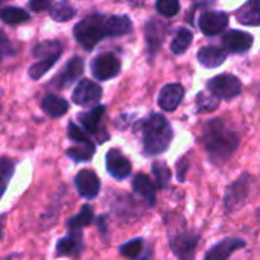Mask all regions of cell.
<instances>
[{
  "label": "cell",
  "instance_id": "d6986e66",
  "mask_svg": "<svg viewBox=\"0 0 260 260\" xmlns=\"http://www.w3.org/2000/svg\"><path fill=\"white\" fill-rule=\"evenodd\" d=\"M165 34H166V26L161 21H158V20H149L146 23V43H148V47H149L151 55L155 53L161 47Z\"/></svg>",
  "mask_w": 260,
  "mask_h": 260
},
{
  "label": "cell",
  "instance_id": "30bf717a",
  "mask_svg": "<svg viewBox=\"0 0 260 260\" xmlns=\"http://www.w3.org/2000/svg\"><path fill=\"white\" fill-rule=\"evenodd\" d=\"M102 96V88L90 79H82L73 90L72 99L78 105H91L99 102Z\"/></svg>",
  "mask_w": 260,
  "mask_h": 260
},
{
  "label": "cell",
  "instance_id": "9a60e30c",
  "mask_svg": "<svg viewBox=\"0 0 260 260\" xmlns=\"http://www.w3.org/2000/svg\"><path fill=\"white\" fill-rule=\"evenodd\" d=\"M222 43L227 50L235 53H242L250 50V47L253 46V35L242 30H229L224 35Z\"/></svg>",
  "mask_w": 260,
  "mask_h": 260
},
{
  "label": "cell",
  "instance_id": "f1b7e54d",
  "mask_svg": "<svg viewBox=\"0 0 260 260\" xmlns=\"http://www.w3.org/2000/svg\"><path fill=\"white\" fill-rule=\"evenodd\" d=\"M58 55H55V56H47V58H43V59H40L38 62H35L30 69H29V76L32 78V79H40L43 75H46L53 66H55V62L58 61Z\"/></svg>",
  "mask_w": 260,
  "mask_h": 260
},
{
  "label": "cell",
  "instance_id": "f546056e",
  "mask_svg": "<svg viewBox=\"0 0 260 260\" xmlns=\"http://www.w3.org/2000/svg\"><path fill=\"white\" fill-rule=\"evenodd\" d=\"M91 221H93V210H91L90 206H84L81 209V212L75 218H72V219L67 221V225H69L70 230H78V229H82V227L90 225Z\"/></svg>",
  "mask_w": 260,
  "mask_h": 260
},
{
  "label": "cell",
  "instance_id": "7402d4cb",
  "mask_svg": "<svg viewBox=\"0 0 260 260\" xmlns=\"http://www.w3.org/2000/svg\"><path fill=\"white\" fill-rule=\"evenodd\" d=\"M104 111H105V108H104L102 105H98V107L91 108L90 111L81 113V114H79V122H81L82 128H84L87 133L96 134L98 129H99V123H101V120H102Z\"/></svg>",
  "mask_w": 260,
  "mask_h": 260
},
{
  "label": "cell",
  "instance_id": "5b68a950",
  "mask_svg": "<svg viewBox=\"0 0 260 260\" xmlns=\"http://www.w3.org/2000/svg\"><path fill=\"white\" fill-rule=\"evenodd\" d=\"M201 241V233L192 229H183L171 235L169 245L178 260H195L197 248Z\"/></svg>",
  "mask_w": 260,
  "mask_h": 260
},
{
  "label": "cell",
  "instance_id": "44dd1931",
  "mask_svg": "<svg viewBox=\"0 0 260 260\" xmlns=\"http://www.w3.org/2000/svg\"><path fill=\"white\" fill-rule=\"evenodd\" d=\"M41 108L50 117H61L67 113L69 102L56 94H47L41 101Z\"/></svg>",
  "mask_w": 260,
  "mask_h": 260
},
{
  "label": "cell",
  "instance_id": "603a6c76",
  "mask_svg": "<svg viewBox=\"0 0 260 260\" xmlns=\"http://www.w3.org/2000/svg\"><path fill=\"white\" fill-rule=\"evenodd\" d=\"M76 15V8L70 5L69 0H59L53 6H50V17L55 21H69Z\"/></svg>",
  "mask_w": 260,
  "mask_h": 260
},
{
  "label": "cell",
  "instance_id": "83f0119b",
  "mask_svg": "<svg viewBox=\"0 0 260 260\" xmlns=\"http://www.w3.org/2000/svg\"><path fill=\"white\" fill-rule=\"evenodd\" d=\"M94 154V143H79L78 146H73L67 149V155L75 161H88Z\"/></svg>",
  "mask_w": 260,
  "mask_h": 260
},
{
  "label": "cell",
  "instance_id": "d4e9b609",
  "mask_svg": "<svg viewBox=\"0 0 260 260\" xmlns=\"http://www.w3.org/2000/svg\"><path fill=\"white\" fill-rule=\"evenodd\" d=\"M0 18L2 21L8 23V24H18L23 21L29 20V14L21 9V8H15V6H6L0 9Z\"/></svg>",
  "mask_w": 260,
  "mask_h": 260
},
{
  "label": "cell",
  "instance_id": "b9f144b4",
  "mask_svg": "<svg viewBox=\"0 0 260 260\" xmlns=\"http://www.w3.org/2000/svg\"><path fill=\"white\" fill-rule=\"evenodd\" d=\"M142 260H148V259H142Z\"/></svg>",
  "mask_w": 260,
  "mask_h": 260
},
{
  "label": "cell",
  "instance_id": "836d02e7",
  "mask_svg": "<svg viewBox=\"0 0 260 260\" xmlns=\"http://www.w3.org/2000/svg\"><path fill=\"white\" fill-rule=\"evenodd\" d=\"M155 9L165 17H174L180 12V0H157Z\"/></svg>",
  "mask_w": 260,
  "mask_h": 260
},
{
  "label": "cell",
  "instance_id": "f35d334b",
  "mask_svg": "<svg viewBox=\"0 0 260 260\" xmlns=\"http://www.w3.org/2000/svg\"><path fill=\"white\" fill-rule=\"evenodd\" d=\"M198 6H207V5H212L215 3V0H193Z\"/></svg>",
  "mask_w": 260,
  "mask_h": 260
},
{
  "label": "cell",
  "instance_id": "484cf974",
  "mask_svg": "<svg viewBox=\"0 0 260 260\" xmlns=\"http://www.w3.org/2000/svg\"><path fill=\"white\" fill-rule=\"evenodd\" d=\"M62 53V47L58 41H43L40 44H37L32 50V55L38 59L47 58V56H61Z\"/></svg>",
  "mask_w": 260,
  "mask_h": 260
},
{
  "label": "cell",
  "instance_id": "1f68e13d",
  "mask_svg": "<svg viewBox=\"0 0 260 260\" xmlns=\"http://www.w3.org/2000/svg\"><path fill=\"white\" fill-rule=\"evenodd\" d=\"M119 251H120V254H122L123 257H126V259H137V257L142 254V251H143V239H140V238L133 239V241L123 244V245L119 248Z\"/></svg>",
  "mask_w": 260,
  "mask_h": 260
},
{
  "label": "cell",
  "instance_id": "ab89813d",
  "mask_svg": "<svg viewBox=\"0 0 260 260\" xmlns=\"http://www.w3.org/2000/svg\"><path fill=\"white\" fill-rule=\"evenodd\" d=\"M3 236V225H2V218H0V238Z\"/></svg>",
  "mask_w": 260,
  "mask_h": 260
},
{
  "label": "cell",
  "instance_id": "60d3db41",
  "mask_svg": "<svg viewBox=\"0 0 260 260\" xmlns=\"http://www.w3.org/2000/svg\"><path fill=\"white\" fill-rule=\"evenodd\" d=\"M256 218H257V221L260 222V207L256 210Z\"/></svg>",
  "mask_w": 260,
  "mask_h": 260
},
{
  "label": "cell",
  "instance_id": "8992f818",
  "mask_svg": "<svg viewBox=\"0 0 260 260\" xmlns=\"http://www.w3.org/2000/svg\"><path fill=\"white\" fill-rule=\"evenodd\" d=\"M207 88L218 99H233L241 93L242 85L236 76L225 73V75H219L210 79L207 82Z\"/></svg>",
  "mask_w": 260,
  "mask_h": 260
},
{
  "label": "cell",
  "instance_id": "d6a6232c",
  "mask_svg": "<svg viewBox=\"0 0 260 260\" xmlns=\"http://www.w3.org/2000/svg\"><path fill=\"white\" fill-rule=\"evenodd\" d=\"M219 105V99L215 94H207V93H200L197 96V108L198 111L207 113L216 110Z\"/></svg>",
  "mask_w": 260,
  "mask_h": 260
},
{
  "label": "cell",
  "instance_id": "e575fe53",
  "mask_svg": "<svg viewBox=\"0 0 260 260\" xmlns=\"http://www.w3.org/2000/svg\"><path fill=\"white\" fill-rule=\"evenodd\" d=\"M67 133H69V137L76 142V143H91L88 134L85 133V129H81L78 125L75 123H69V128H67Z\"/></svg>",
  "mask_w": 260,
  "mask_h": 260
},
{
  "label": "cell",
  "instance_id": "4316f807",
  "mask_svg": "<svg viewBox=\"0 0 260 260\" xmlns=\"http://www.w3.org/2000/svg\"><path fill=\"white\" fill-rule=\"evenodd\" d=\"M152 175L155 177L157 189H166L169 186V183H171V178H172L171 169L163 161H155L152 165Z\"/></svg>",
  "mask_w": 260,
  "mask_h": 260
},
{
  "label": "cell",
  "instance_id": "6da1fadb",
  "mask_svg": "<svg viewBox=\"0 0 260 260\" xmlns=\"http://www.w3.org/2000/svg\"><path fill=\"white\" fill-rule=\"evenodd\" d=\"M133 30V23L126 15L90 14L82 18L73 29L76 41L87 50L94 49L104 38L126 35Z\"/></svg>",
  "mask_w": 260,
  "mask_h": 260
},
{
  "label": "cell",
  "instance_id": "d590c367",
  "mask_svg": "<svg viewBox=\"0 0 260 260\" xmlns=\"http://www.w3.org/2000/svg\"><path fill=\"white\" fill-rule=\"evenodd\" d=\"M12 43L8 40V37L0 30V59L6 58V56H11L12 55Z\"/></svg>",
  "mask_w": 260,
  "mask_h": 260
},
{
  "label": "cell",
  "instance_id": "74e56055",
  "mask_svg": "<svg viewBox=\"0 0 260 260\" xmlns=\"http://www.w3.org/2000/svg\"><path fill=\"white\" fill-rule=\"evenodd\" d=\"M52 6V0H29V8L35 12L47 11Z\"/></svg>",
  "mask_w": 260,
  "mask_h": 260
},
{
  "label": "cell",
  "instance_id": "277c9868",
  "mask_svg": "<svg viewBox=\"0 0 260 260\" xmlns=\"http://www.w3.org/2000/svg\"><path fill=\"white\" fill-rule=\"evenodd\" d=\"M250 181H251L250 174L244 172L238 180H235L225 187V192H224V213L225 215H233L245 206L248 195H250Z\"/></svg>",
  "mask_w": 260,
  "mask_h": 260
},
{
  "label": "cell",
  "instance_id": "9c48e42d",
  "mask_svg": "<svg viewBox=\"0 0 260 260\" xmlns=\"http://www.w3.org/2000/svg\"><path fill=\"white\" fill-rule=\"evenodd\" d=\"M198 24H200V29L204 35L213 37V35L224 32V29L229 24V15L225 12L209 11V12H204L200 15Z\"/></svg>",
  "mask_w": 260,
  "mask_h": 260
},
{
  "label": "cell",
  "instance_id": "4fadbf2b",
  "mask_svg": "<svg viewBox=\"0 0 260 260\" xmlns=\"http://www.w3.org/2000/svg\"><path fill=\"white\" fill-rule=\"evenodd\" d=\"M75 184H76V189H78L79 195L87 198V200H91V198L98 197L99 189H101V181H99L98 175L93 171H87V169L81 171L76 175Z\"/></svg>",
  "mask_w": 260,
  "mask_h": 260
},
{
  "label": "cell",
  "instance_id": "ba28073f",
  "mask_svg": "<svg viewBox=\"0 0 260 260\" xmlns=\"http://www.w3.org/2000/svg\"><path fill=\"white\" fill-rule=\"evenodd\" d=\"M120 72V61L114 53L105 52L91 61V73L99 81H107L117 76Z\"/></svg>",
  "mask_w": 260,
  "mask_h": 260
},
{
  "label": "cell",
  "instance_id": "4dcf8cb0",
  "mask_svg": "<svg viewBox=\"0 0 260 260\" xmlns=\"http://www.w3.org/2000/svg\"><path fill=\"white\" fill-rule=\"evenodd\" d=\"M12 174H14V161L6 157L0 158V198L6 190Z\"/></svg>",
  "mask_w": 260,
  "mask_h": 260
},
{
  "label": "cell",
  "instance_id": "8fae6325",
  "mask_svg": "<svg viewBox=\"0 0 260 260\" xmlns=\"http://www.w3.org/2000/svg\"><path fill=\"white\" fill-rule=\"evenodd\" d=\"M107 171L116 180H125L131 175L133 168L131 161L119 149H111L107 154Z\"/></svg>",
  "mask_w": 260,
  "mask_h": 260
},
{
  "label": "cell",
  "instance_id": "cb8c5ba5",
  "mask_svg": "<svg viewBox=\"0 0 260 260\" xmlns=\"http://www.w3.org/2000/svg\"><path fill=\"white\" fill-rule=\"evenodd\" d=\"M192 41H193V34H192L189 29L181 27V29L177 32V35L174 37L172 43H171V50H172V53H175V55L184 53V52L187 50V47L192 44Z\"/></svg>",
  "mask_w": 260,
  "mask_h": 260
},
{
  "label": "cell",
  "instance_id": "5bb4252c",
  "mask_svg": "<svg viewBox=\"0 0 260 260\" xmlns=\"http://www.w3.org/2000/svg\"><path fill=\"white\" fill-rule=\"evenodd\" d=\"M184 96V88L180 84H168L160 90L158 107L165 111H174Z\"/></svg>",
  "mask_w": 260,
  "mask_h": 260
},
{
  "label": "cell",
  "instance_id": "ac0fdd59",
  "mask_svg": "<svg viewBox=\"0 0 260 260\" xmlns=\"http://www.w3.org/2000/svg\"><path fill=\"white\" fill-rule=\"evenodd\" d=\"M236 18L245 26H260V0H248L236 11Z\"/></svg>",
  "mask_w": 260,
  "mask_h": 260
},
{
  "label": "cell",
  "instance_id": "7c38bea8",
  "mask_svg": "<svg viewBox=\"0 0 260 260\" xmlns=\"http://www.w3.org/2000/svg\"><path fill=\"white\" fill-rule=\"evenodd\" d=\"M82 72H84V61H82V58L75 56V58L69 59L66 67L59 72V75H56V78L52 81V84L56 88H66L73 81H76L82 75Z\"/></svg>",
  "mask_w": 260,
  "mask_h": 260
},
{
  "label": "cell",
  "instance_id": "ffe728a7",
  "mask_svg": "<svg viewBox=\"0 0 260 260\" xmlns=\"http://www.w3.org/2000/svg\"><path fill=\"white\" fill-rule=\"evenodd\" d=\"M225 58H227V52L216 46H206L198 52V61L209 69L219 67L225 61Z\"/></svg>",
  "mask_w": 260,
  "mask_h": 260
},
{
  "label": "cell",
  "instance_id": "52a82bcc",
  "mask_svg": "<svg viewBox=\"0 0 260 260\" xmlns=\"http://www.w3.org/2000/svg\"><path fill=\"white\" fill-rule=\"evenodd\" d=\"M247 247V241L238 236H227L216 244H213L207 251L203 260H229L236 251Z\"/></svg>",
  "mask_w": 260,
  "mask_h": 260
},
{
  "label": "cell",
  "instance_id": "8d00e7d4",
  "mask_svg": "<svg viewBox=\"0 0 260 260\" xmlns=\"http://www.w3.org/2000/svg\"><path fill=\"white\" fill-rule=\"evenodd\" d=\"M187 172H189V160H187V157H181L177 163V178L180 183L186 181Z\"/></svg>",
  "mask_w": 260,
  "mask_h": 260
},
{
  "label": "cell",
  "instance_id": "2e32d148",
  "mask_svg": "<svg viewBox=\"0 0 260 260\" xmlns=\"http://www.w3.org/2000/svg\"><path fill=\"white\" fill-rule=\"evenodd\" d=\"M133 189L137 195H140L148 206L154 207L157 201V186L155 183L145 174H137L133 180Z\"/></svg>",
  "mask_w": 260,
  "mask_h": 260
},
{
  "label": "cell",
  "instance_id": "7a4b0ae2",
  "mask_svg": "<svg viewBox=\"0 0 260 260\" xmlns=\"http://www.w3.org/2000/svg\"><path fill=\"white\" fill-rule=\"evenodd\" d=\"M200 142L212 165L221 166L232 158L239 146V136L221 119L209 120L201 131Z\"/></svg>",
  "mask_w": 260,
  "mask_h": 260
},
{
  "label": "cell",
  "instance_id": "e0dca14e",
  "mask_svg": "<svg viewBox=\"0 0 260 260\" xmlns=\"http://www.w3.org/2000/svg\"><path fill=\"white\" fill-rule=\"evenodd\" d=\"M84 250L82 236L79 232L73 230L67 238L61 239L56 245V254L58 256H79Z\"/></svg>",
  "mask_w": 260,
  "mask_h": 260
},
{
  "label": "cell",
  "instance_id": "3957f363",
  "mask_svg": "<svg viewBox=\"0 0 260 260\" xmlns=\"http://www.w3.org/2000/svg\"><path fill=\"white\" fill-rule=\"evenodd\" d=\"M143 152L146 155H160L171 146L174 131L168 119L161 114H152L143 123Z\"/></svg>",
  "mask_w": 260,
  "mask_h": 260
}]
</instances>
